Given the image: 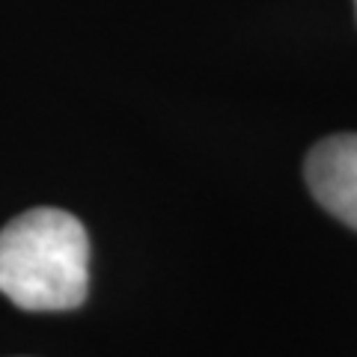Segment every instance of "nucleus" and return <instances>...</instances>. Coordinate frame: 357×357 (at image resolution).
Here are the masks:
<instances>
[{
  "label": "nucleus",
  "instance_id": "1",
  "mask_svg": "<svg viewBox=\"0 0 357 357\" xmlns=\"http://www.w3.org/2000/svg\"><path fill=\"white\" fill-rule=\"evenodd\" d=\"M0 292L30 312L75 310L89 292V238L63 208L21 211L0 229Z\"/></svg>",
  "mask_w": 357,
  "mask_h": 357
},
{
  "label": "nucleus",
  "instance_id": "2",
  "mask_svg": "<svg viewBox=\"0 0 357 357\" xmlns=\"http://www.w3.org/2000/svg\"><path fill=\"white\" fill-rule=\"evenodd\" d=\"M304 176L316 203L357 229V134H333L310 149Z\"/></svg>",
  "mask_w": 357,
  "mask_h": 357
},
{
  "label": "nucleus",
  "instance_id": "3",
  "mask_svg": "<svg viewBox=\"0 0 357 357\" xmlns=\"http://www.w3.org/2000/svg\"><path fill=\"white\" fill-rule=\"evenodd\" d=\"M354 9H357V0H354Z\"/></svg>",
  "mask_w": 357,
  "mask_h": 357
}]
</instances>
